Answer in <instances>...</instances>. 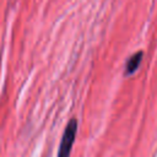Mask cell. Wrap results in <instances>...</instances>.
Wrapping results in <instances>:
<instances>
[{
    "label": "cell",
    "mask_w": 157,
    "mask_h": 157,
    "mask_svg": "<svg viewBox=\"0 0 157 157\" xmlns=\"http://www.w3.org/2000/svg\"><path fill=\"white\" fill-rule=\"evenodd\" d=\"M76 130H77V121L75 119L70 120L69 124L65 128V131L61 137V142L59 146V151H58V157H69L74 141H75V136H76Z\"/></svg>",
    "instance_id": "1"
},
{
    "label": "cell",
    "mask_w": 157,
    "mask_h": 157,
    "mask_svg": "<svg viewBox=\"0 0 157 157\" xmlns=\"http://www.w3.org/2000/svg\"><path fill=\"white\" fill-rule=\"evenodd\" d=\"M141 58H142V53H135L126 63V74H132L134 71H136V69L139 67L140 63H141Z\"/></svg>",
    "instance_id": "2"
}]
</instances>
